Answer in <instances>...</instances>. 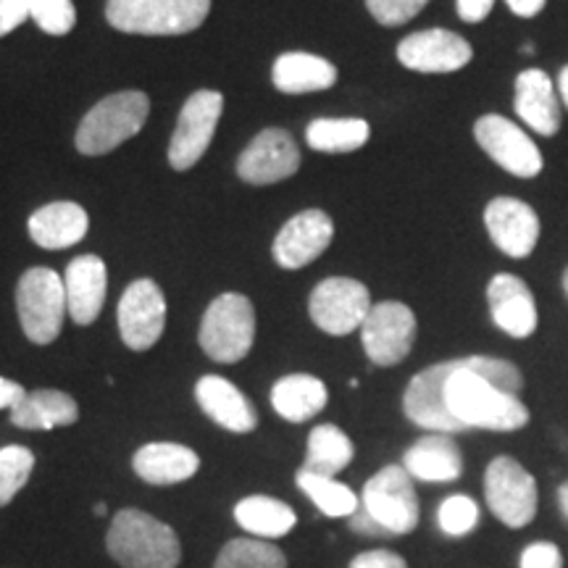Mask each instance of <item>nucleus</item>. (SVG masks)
<instances>
[{"label": "nucleus", "instance_id": "1", "mask_svg": "<svg viewBox=\"0 0 568 568\" xmlns=\"http://www.w3.org/2000/svg\"><path fill=\"white\" fill-rule=\"evenodd\" d=\"M527 387L521 368L493 355H466L418 372L403 395L408 422L426 432H518L531 414L518 395Z\"/></svg>", "mask_w": 568, "mask_h": 568}, {"label": "nucleus", "instance_id": "2", "mask_svg": "<svg viewBox=\"0 0 568 568\" xmlns=\"http://www.w3.org/2000/svg\"><path fill=\"white\" fill-rule=\"evenodd\" d=\"M105 550L122 568H176L182 560L176 531L140 508H124L111 518Z\"/></svg>", "mask_w": 568, "mask_h": 568}, {"label": "nucleus", "instance_id": "3", "mask_svg": "<svg viewBox=\"0 0 568 568\" xmlns=\"http://www.w3.org/2000/svg\"><path fill=\"white\" fill-rule=\"evenodd\" d=\"M151 101L145 92L124 90L103 98L84 113L80 130H77V151L84 155H105L122 142L134 138L148 122Z\"/></svg>", "mask_w": 568, "mask_h": 568}, {"label": "nucleus", "instance_id": "4", "mask_svg": "<svg viewBox=\"0 0 568 568\" xmlns=\"http://www.w3.org/2000/svg\"><path fill=\"white\" fill-rule=\"evenodd\" d=\"M211 0H109L105 19L126 34H187L209 19Z\"/></svg>", "mask_w": 568, "mask_h": 568}, {"label": "nucleus", "instance_id": "5", "mask_svg": "<svg viewBox=\"0 0 568 568\" xmlns=\"http://www.w3.org/2000/svg\"><path fill=\"white\" fill-rule=\"evenodd\" d=\"M255 339L253 303L240 293H224L205 311L197 343L216 364H237L251 353Z\"/></svg>", "mask_w": 568, "mask_h": 568}, {"label": "nucleus", "instance_id": "6", "mask_svg": "<svg viewBox=\"0 0 568 568\" xmlns=\"http://www.w3.org/2000/svg\"><path fill=\"white\" fill-rule=\"evenodd\" d=\"M17 311L27 339L34 345H51L61 335L63 316L69 314L61 276L45 266L24 272L17 287Z\"/></svg>", "mask_w": 568, "mask_h": 568}, {"label": "nucleus", "instance_id": "7", "mask_svg": "<svg viewBox=\"0 0 568 568\" xmlns=\"http://www.w3.org/2000/svg\"><path fill=\"white\" fill-rule=\"evenodd\" d=\"M487 508L508 529H524L535 521L539 508L537 479L514 456H497L485 471Z\"/></svg>", "mask_w": 568, "mask_h": 568}, {"label": "nucleus", "instance_id": "8", "mask_svg": "<svg viewBox=\"0 0 568 568\" xmlns=\"http://www.w3.org/2000/svg\"><path fill=\"white\" fill-rule=\"evenodd\" d=\"M361 506L387 535H410L422 518L414 477L395 464L385 466L366 481Z\"/></svg>", "mask_w": 568, "mask_h": 568}, {"label": "nucleus", "instance_id": "9", "mask_svg": "<svg viewBox=\"0 0 568 568\" xmlns=\"http://www.w3.org/2000/svg\"><path fill=\"white\" fill-rule=\"evenodd\" d=\"M474 140L489 155V161L497 163L510 176L535 180V176L542 174V151L529 138V132H524V126L516 124L514 119H506L503 113H485L474 124Z\"/></svg>", "mask_w": 568, "mask_h": 568}, {"label": "nucleus", "instance_id": "10", "mask_svg": "<svg viewBox=\"0 0 568 568\" xmlns=\"http://www.w3.org/2000/svg\"><path fill=\"white\" fill-rule=\"evenodd\" d=\"M418 322L416 314L400 301H382L372 305L364 326L361 343L374 366L389 368L403 364L414 351Z\"/></svg>", "mask_w": 568, "mask_h": 568}, {"label": "nucleus", "instance_id": "11", "mask_svg": "<svg viewBox=\"0 0 568 568\" xmlns=\"http://www.w3.org/2000/svg\"><path fill=\"white\" fill-rule=\"evenodd\" d=\"M372 311V295L364 282L351 276H329L311 293L308 314L318 329L332 337H345L361 329Z\"/></svg>", "mask_w": 568, "mask_h": 568}, {"label": "nucleus", "instance_id": "12", "mask_svg": "<svg viewBox=\"0 0 568 568\" xmlns=\"http://www.w3.org/2000/svg\"><path fill=\"white\" fill-rule=\"evenodd\" d=\"M224 111V95L216 90H197L182 105L176 130L169 142V163L176 172H187L209 151L219 119Z\"/></svg>", "mask_w": 568, "mask_h": 568}, {"label": "nucleus", "instance_id": "13", "mask_svg": "<svg viewBox=\"0 0 568 568\" xmlns=\"http://www.w3.org/2000/svg\"><path fill=\"white\" fill-rule=\"evenodd\" d=\"M119 335L130 351L145 353L166 329V297L153 280H138L124 290L116 308Z\"/></svg>", "mask_w": 568, "mask_h": 568}, {"label": "nucleus", "instance_id": "14", "mask_svg": "<svg viewBox=\"0 0 568 568\" xmlns=\"http://www.w3.org/2000/svg\"><path fill=\"white\" fill-rule=\"evenodd\" d=\"M485 230L493 245L508 258H529L539 245L542 222L527 201L510 195H497L485 209Z\"/></svg>", "mask_w": 568, "mask_h": 568}, {"label": "nucleus", "instance_id": "15", "mask_svg": "<svg viewBox=\"0 0 568 568\" xmlns=\"http://www.w3.org/2000/svg\"><path fill=\"white\" fill-rule=\"evenodd\" d=\"M397 61L418 74H453L474 59L471 42L450 30H422L397 45Z\"/></svg>", "mask_w": 568, "mask_h": 568}, {"label": "nucleus", "instance_id": "16", "mask_svg": "<svg viewBox=\"0 0 568 568\" xmlns=\"http://www.w3.org/2000/svg\"><path fill=\"white\" fill-rule=\"evenodd\" d=\"M332 240H335V222L329 219V213L318 209L301 211L274 237V261L282 268L295 272V268L314 264L332 245Z\"/></svg>", "mask_w": 568, "mask_h": 568}, {"label": "nucleus", "instance_id": "17", "mask_svg": "<svg viewBox=\"0 0 568 568\" xmlns=\"http://www.w3.org/2000/svg\"><path fill=\"white\" fill-rule=\"evenodd\" d=\"M301 169V151L293 134L284 130H264L253 138L237 161V176L247 184H276Z\"/></svg>", "mask_w": 568, "mask_h": 568}, {"label": "nucleus", "instance_id": "18", "mask_svg": "<svg viewBox=\"0 0 568 568\" xmlns=\"http://www.w3.org/2000/svg\"><path fill=\"white\" fill-rule=\"evenodd\" d=\"M487 305L493 324L514 339H529L539 326L537 301L521 276L500 272L487 284Z\"/></svg>", "mask_w": 568, "mask_h": 568}, {"label": "nucleus", "instance_id": "19", "mask_svg": "<svg viewBox=\"0 0 568 568\" xmlns=\"http://www.w3.org/2000/svg\"><path fill=\"white\" fill-rule=\"evenodd\" d=\"M514 111L531 132L539 138H556L564 124V105H560L556 82L545 69H524L516 74Z\"/></svg>", "mask_w": 568, "mask_h": 568}, {"label": "nucleus", "instance_id": "20", "mask_svg": "<svg viewBox=\"0 0 568 568\" xmlns=\"http://www.w3.org/2000/svg\"><path fill=\"white\" fill-rule=\"evenodd\" d=\"M195 397L197 406L203 408V414L224 426L226 432H234V435H247L258 426V410L251 400H247L245 393H240L237 387L232 385L224 376L209 374L203 376L195 385Z\"/></svg>", "mask_w": 568, "mask_h": 568}, {"label": "nucleus", "instance_id": "21", "mask_svg": "<svg viewBox=\"0 0 568 568\" xmlns=\"http://www.w3.org/2000/svg\"><path fill=\"white\" fill-rule=\"evenodd\" d=\"M67 287V305L69 316L74 324L88 326L101 316L105 293H109V272H105L103 258L98 255H80L74 258L63 276Z\"/></svg>", "mask_w": 568, "mask_h": 568}, {"label": "nucleus", "instance_id": "22", "mask_svg": "<svg viewBox=\"0 0 568 568\" xmlns=\"http://www.w3.org/2000/svg\"><path fill=\"white\" fill-rule=\"evenodd\" d=\"M403 468L418 481L447 485L464 474V453L450 435L432 432L408 447L406 456H403Z\"/></svg>", "mask_w": 568, "mask_h": 568}, {"label": "nucleus", "instance_id": "23", "mask_svg": "<svg viewBox=\"0 0 568 568\" xmlns=\"http://www.w3.org/2000/svg\"><path fill=\"white\" fill-rule=\"evenodd\" d=\"M27 226H30L34 245L45 251H63V247L82 243L90 230V216L80 203L55 201L34 211Z\"/></svg>", "mask_w": 568, "mask_h": 568}, {"label": "nucleus", "instance_id": "24", "mask_svg": "<svg viewBox=\"0 0 568 568\" xmlns=\"http://www.w3.org/2000/svg\"><path fill=\"white\" fill-rule=\"evenodd\" d=\"M132 468L148 485H180V481L195 477L201 458L187 445L151 443L134 453Z\"/></svg>", "mask_w": 568, "mask_h": 568}, {"label": "nucleus", "instance_id": "25", "mask_svg": "<svg viewBox=\"0 0 568 568\" xmlns=\"http://www.w3.org/2000/svg\"><path fill=\"white\" fill-rule=\"evenodd\" d=\"M274 88L284 95L322 92L337 84V67L316 53H282L272 69Z\"/></svg>", "mask_w": 568, "mask_h": 568}, {"label": "nucleus", "instance_id": "26", "mask_svg": "<svg viewBox=\"0 0 568 568\" xmlns=\"http://www.w3.org/2000/svg\"><path fill=\"white\" fill-rule=\"evenodd\" d=\"M80 418L77 400L61 389H34L27 393L17 408H11V422L19 429L48 432L55 426H71Z\"/></svg>", "mask_w": 568, "mask_h": 568}, {"label": "nucleus", "instance_id": "27", "mask_svg": "<svg viewBox=\"0 0 568 568\" xmlns=\"http://www.w3.org/2000/svg\"><path fill=\"white\" fill-rule=\"evenodd\" d=\"M329 393L318 376L311 374H290L282 376L272 387V406L276 414L293 424H303L316 414H322Z\"/></svg>", "mask_w": 568, "mask_h": 568}, {"label": "nucleus", "instance_id": "28", "mask_svg": "<svg viewBox=\"0 0 568 568\" xmlns=\"http://www.w3.org/2000/svg\"><path fill=\"white\" fill-rule=\"evenodd\" d=\"M234 521L258 539H280L295 529L297 516L287 503L266 495H251L234 506Z\"/></svg>", "mask_w": 568, "mask_h": 568}, {"label": "nucleus", "instance_id": "29", "mask_svg": "<svg viewBox=\"0 0 568 568\" xmlns=\"http://www.w3.org/2000/svg\"><path fill=\"white\" fill-rule=\"evenodd\" d=\"M355 456L353 439L335 424H318L308 435V453H305V466L308 471L322 474V477H335L343 468L351 466Z\"/></svg>", "mask_w": 568, "mask_h": 568}, {"label": "nucleus", "instance_id": "30", "mask_svg": "<svg viewBox=\"0 0 568 568\" xmlns=\"http://www.w3.org/2000/svg\"><path fill=\"white\" fill-rule=\"evenodd\" d=\"M372 138L366 119H316L305 130V142L318 153H353Z\"/></svg>", "mask_w": 568, "mask_h": 568}, {"label": "nucleus", "instance_id": "31", "mask_svg": "<svg viewBox=\"0 0 568 568\" xmlns=\"http://www.w3.org/2000/svg\"><path fill=\"white\" fill-rule=\"evenodd\" d=\"M295 481H297V487H301V493L308 495L324 516L351 518L355 510L361 508L358 497H355L353 489L343 485V481H337L335 477H322V474H314V471H308V468H301Z\"/></svg>", "mask_w": 568, "mask_h": 568}, {"label": "nucleus", "instance_id": "32", "mask_svg": "<svg viewBox=\"0 0 568 568\" xmlns=\"http://www.w3.org/2000/svg\"><path fill=\"white\" fill-rule=\"evenodd\" d=\"M213 568H287V558L268 539L237 537L219 550Z\"/></svg>", "mask_w": 568, "mask_h": 568}, {"label": "nucleus", "instance_id": "33", "mask_svg": "<svg viewBox=\"0 0 568 568\" xmlns=\"http://www.w3.org/2000/svg\"><path fill=\"white\" fill-rule=\"evenodd\" d=\"M34 471V453L24 445L0 447V508L9 506Z\"/></svg>", "mask_w": 568, "mask_h": 568}, {"label": "nucleus", "instance_id": "34", "mask_svg": "<svg viewBox=\"0 0 568 568\" xmlns=\"http://www.w3.org/2000/svg\"><path fill=\"white\" fill-rule=\"evenodd\" d=\"M437 524L447 537H466L477 529L479 506L468 495H450L439 503Z\"/></svg>", "mask_w": 568, "mask_h": 568}, {"label": "nucleus", "instance_id": "35", "mask_svg": "<svg viewBox=\"0 0 568 568\" xmlns=\"http://www.w3.org/2000/svg\"><path fill=\"white\" fill-rule=\"evenodd\" d=\"M32 19L45 34L63 38L74 30L77 9L71 0H32Z\"/></svg>", "mask_w": 568, "mask_h": 568}, {"label": "nucleus", "instance_id": "36", "mask_svg": "<svg viewBox=\"0 0 568 568\" xmlns=\"http://www.w3.org/2000/svg\"><path fill=\"white\" fill-rule=\"evenodd\" d=\"M429 0H366V9L382 27H403L426 9Z\"/></svg>", "mask_w": 568, "mask_h": 568}, {"label": "nucleus", "instance_id": "37", "mask_svg": "<svg viewBox=\"0 0 568 568\" xmlns=\"http://www.w3.org/2000/svg\"><path fill=\"white\" fill-rule=\"evenodd\" d=\"M518 566L521 568H564V552L556 542H531L524 548L521 558H518Z\"/></svg>", "mask_w": 568, "mask_h": 568}, {"label": "nucleus", "instance_id": "38", "mask_svg": "<svg viewBox=\"0 0 568 568\" xmlns=\"http://www.w3.org/2000/svg\"><path fill=\"white\" fill-rule=\"evenodd\" d=\"M32 17V0H0V38L11 34Z\"/></svg>", "mask_w": 568, "mask_h": 568}, {"label": "nucleus", "instance_id": "39", "mask_svg": "<svg viewBox=\"0 0 568 568\" xmlns=\"http://www.w3.org/2000/svg\"><path fill=\"white\" fill-rule=\"evenodd\" d=\"M347 568H408V564L393 550H366L355 556Z\"/></svg>", "mask_w": 568, "mask_h": 568}, {"label": "nucleus", "instance_id": "40", "mask_svg": "<svg viewBox=\"0 0 568 568\" xmlns=\"http://www.w3.org/2000/svg\"><path fill=\"white\" fill-rule=\"evenodd\" d=\"M458 17L466 24H481L495 9V0H456Z\"/></svg>", "mask_w": 568, "mask_h": 568}, {"label": "nucleus", "instance_id": "41", "mask_svg": "<svg viewBox=\"0 0 568 568\" xmlns=\"http://www.w3.org/2000/svg\"><path fill=\"white\" fill-rule=\"evenodd\" d=\"M27 389L19 385V382H11L6 379V376H0V410L3 408H17L21 400H24Z\"/></svg>", "mask_w": 568, "mask_h": 568}, {"label": "nucleus", "instance_id": "42", "mask_svg": "<svg viewBox=\"0 0 568 568\" xmlns=\"http://www.w3.org/2000/svg\"><path fill=\"white\" fill-rule=\"evenodd\" d=\"M351 527H353L355 531H361V535H368V537H382V535H387V531L382 529L379 524H376L374 518L366 514L364 506H361V508L355 510V514L351 516Z\"/></svg>", "mask_w": 568, "mask_h": 568}, {"label": "nucleus", "instance_id": "43", "mask_svg": "<svg viewBox=\"0 0 568 568\" xmlns=\"http://www.w3.org/2000/svg\"><path fill=\"white\" fill-rule=\"evenodd\" d=\"M508 9L518 19H535L539 11H545L548 0H506Z\"/></svg>", "mask_w": 568, "mask_h": 568}, {"label": "nucleus", "instance_id": "44", "mask_svg": "<svg viewBox=\"0 0 568 568\" xmlns=\"http://www.w3.org/2000/svg\"><path fill=\"white\" fill-rule=\"evenodd\" d=\"M556 90H558V98H560V105H566L568 111V63L564 69L558 71V80H556Z\"/></svg>", "mask_w": 568, "mask_h": 568}, {"label": "nucleus", "instance_id": "45", "mask_svg": "<svg viewBox=\"0 0 568 568\" xmlns=\"http://www.w3.org/2000/svg\"><path fill=\"white\" fill-rule=\"evenodd\" d=\"M558 508H560V514H564V518L568 521V481H564V485L558 487Z\"/></svg>", "mask_w": 568, "mask_h": 568}, {"label": "nucleus", "instance_id": "46", "mask_svg": "<svg viewBox=\"0 0 568 568\" xmlns=\"http://www.w3.org/2000/svg\"><path fill=\"white\" fill-rule=\"evenodd\" d=\"M560 284H564V293H566V297H568V266H566V272H564V280H560Z\"/></svg>", "mask_w": 568, "mask_h": 568}, {"label": "nucleus", "instance_id": "47", "mask_svg": "<svg viewBox=\"0 0 568 568\" xmlns=\"http://www.w3.org/2000/svg\"><path fill=\"white\" fill-rule=\"evenodd\" d=\"M95 514H98V516H105V506H103V503H101V506H95Z\"/></svg>", "mask_w": 568, "mask_h": 568}]
</instances>
